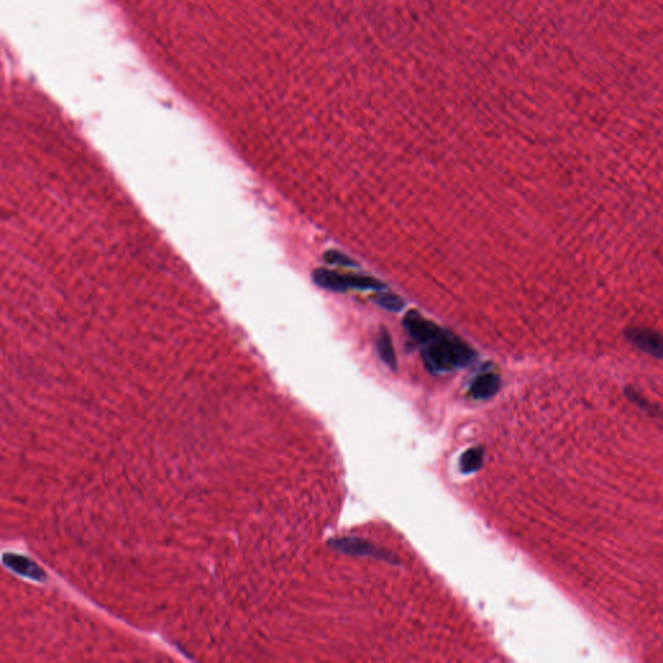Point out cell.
Masks as SVG:
<instances>
[{
  "label": "cell",
  "mask_w": 663,
  "mask_h": 663,
  "mask_svg": "<svg viewBox=\"0 0 663 663\" xmlns=\"http://www.w3.org/2000/svg\"><path fill=\"white\" fill-rule=\"evenodd\" d=\"M312 279L320 288L332 292L356 290H382L385 285L380 280L366 275L341 274L327 268H317L312 272Z\"/></svg>",
  "instance_id": "obj_2"
},
{
  "label": "cell",
  "mask_w": 663,
  "mask_h": 663,
  "mask_svg": "<svg viewBox=\"0 0 663 663\" xmlns=\"http://www.w3.org/2000/svg\"><path fill=\"white\" fill-rule=\"evenodd\" d=\"M373 301L382 309L391 311V312H399V311L403 310V299L397 295H393V293L378 295V296L373 297Z\"/></svg>",
  "instance_id": "obj_8"
},
{
  "label": "cell",
  "mask_w": 663,
  "mask_h": 663,
  "mask_svg": "<svg viewBox=\"0 0 663 663\" xmlns=\"http://www.w3.org/2000/svg\"><path fill=\"white\" fill-rule=\"evenodd\" d=\"M628 341L642 350L644 353L654 356L657 359L662 358V339L659 333L648 328H630L626 332Z\"/></svg>",
  "instance_id": "obj_3"
},
{
  "label": "cell",
  "mask_w": 663,
  "mask_h": 663,
  "mask_svg": "<svg viewBox=\"0 0 663 663\" xmlns=\"http://www.w3.org/2000/svg\"><path fill=\"white\" fill-rule=\"evenodd\" d=\"M324 260L328 265H332V266H356V262H355V260H351L350 257H347L344 253L339 252V250H328V252H325Z\"/></svg>",
  "instance_id": "obj_9"
},
{
  "label": "cell",
  "mask_w": 663,
  "mask_h": 663,
  "mask_svg": "<svg viewBox=\"0 0 663 663\" xmlns=\"http://www.w3.org/2000/svg\"><path fill=\"white\" fill-rule=\"evenodd\" d=\"M626 396H627L628 399H630L631 402L636 403V405H639L644 411L648 412L649 415H652V416H658V415H659V410H658V408L656 410V407H654L653 404L649 403L648 401H645V399H644L639 393H636L634 389L626 390Z\"/></svg>",
  "instance_id": "obj_10"
},
{
  "label": "cell",
  "mask_w": 663,
  "mask_h": 663,
  "mask_svg": "<svg viewBox=\"0 0 663 663\" xmlns=\"http://www.w3.org/2000/svg\"><path fill=\"white\" fill-rule=\"evenodd\" d=\"M377 351H378V355H380L381 361H383L388 367L391 368V369H397V356H396L394 345H393V341H391V337H390L389 332L386 331L385 328H382L380 333H378V337H377Z\"/></svg>",
  "instance_id": "obj_7"
},
{
  "label": "cell",
  "mask_w": 663,
  "mask_h": 663,
  "mask_svg": "<svg viewBox=\"0 0 663 663\" xmlns=\"http://www.w3.org/2000/svg\"><path fill=\"white\" fill-rule=\"evenodd\" d=\"M403 325L408 336L420 347L424 364L430 373L454 372L476 361V353L472 347L451 332L425 319L418 311L407 312Z\"/></svg>",
  "instance_id": "obj_1"
},
{
  "label": "cell",
  "mask_w": 663,
  "mask_h": 663,
  "mask_svg": "<svg viewBox=\"0 0 663 663\" xmlns=\"http://www.w3.org/2000/svg\"><path fill=\"white\" fill-rule=\"evenodd\" d=\"M484 460V448L481 446L467 450L459 460V468L462 474H472L479 470Z\"/></svg>",
  "instance_id": "obj_6"
},
{
  "label": "cell",
  "mask_w": 663,
  "mask_h": 663,
  "mask_svg": "<svg viewBox=\"0 0 663 663\" xmlns=\"http://www.w3.org/2000/svg\"><path fill=\"white\" fill-rule=\"evenodd\" d=\"M502 386V380L495 372L486 369L479 372L469 385V396L476 401H486L497 396Z\"/></svg>",
  "instance_id": "obj_4"
},
{
  "label": "cell",
  "mask_w": 663,
  "mask_h": 663,
  "mask_svg": "<svg viewBox=\"0 0 663 663\" xmlns=\"http://www.w3.org/2000/svg\"><path fill=\"white\" fill-rule=\"evenodd\" d=\"M342 549H345L349 553L354 555L373 556L378 558H383L386 561L396 563H398V558L393 553L385 552L382 549L376 548L371 543L364 541H358V539H349V541H342Z\"/></svg>",
  "instance_id": "obj_5"
}]
</instances>
